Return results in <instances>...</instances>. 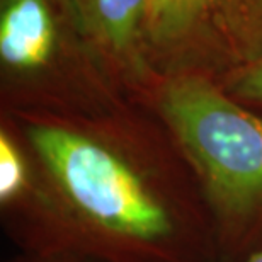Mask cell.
Masks as SVG:
<instances>
[{
    "label": "cell",
    "instance_id": "obj_6",
    "mask_svg": "<svg viewBox=\"0 0 262 262\" xmlns=\"http://www.w3.org/2000/svg\"><path fill=\"white\" fill-rule=\"evenodd\" d=\"M220 83L238 102L262 113V60L233 72Z\"/></svg>",
    "mask_w": 262,
    "mask_h": 262
},
{
    "label": "cell",
    "instance_id": "obj_1",
    "mask_svg": "<svg viewBox=\"0 0 262 262\" xmlns=\"http://www.w3.org/2000/svg\"><path fill=\"white\" fill-rule=\"evenodd\" d=\"M33 160L28 192L0 211L17 252L101 262H218L196 176L157 116H7Z\"/></svg>",
    "mask_w": 262,
    "mask_h": 262
},
{
    "label": "cell",
    "instance_id": "obj_5",
    "mask_svg": "<svg viewBox=\"0 0 262 262\" xmlns=\"http://www.w3.org/2000/svg\"><path fill=\"white\" fill-rule=\"evenodd\" d=\"M58 41L46 0H4L0 61L12 87H39L56 68Z\"/></svg>",
    "mask_w": 262,
    "mask_h": 262
},
{
    "label": "cell",
    "instance_id": "obj_3",
    "mask_svg": "<svg viewBox=\"0 0 262 262\" xmlns=\"http://www.w3.org/2000/svg\"><path fill=\"white\" fill-rule=\"evenodd\" d=\"M141 56L151 89L179 75L222 82L262 60V0H148Z\"/></svg>",
    "mask_w": 262,
    "mask_h": 262
},
{
    "label": "cell",
    "instance_id": "obj_2",
    "mask_svg": "<svg viewBox=\"0 0 262 262\" xmlns=\"http://www.w3.org/2000/svg\"><path fill=\"white\" fill-rule=\"evenodd\" d=\"M145 102L194 172L218 262H245L262 249V113L201 75L164 78Z\"/></svg>",
    "mask_w": 262,
    "mask_h": 262
},
{
    "label": "cell",
    "instance_id": "obj_8",
    "mask_svg": "<svg viewBox=\"0 0 262 262\" xmlns=\"http://www.w3.org/2000/svg\"><path fill=\"white\" fill-rule=\"evenodd\" d=\"M245 262H262V249L260 250H257L255 254H252L250 257L245 260Z\"/></svg>",
    "mask_w": 262,
    "mask_h": 262
},
{
    "label": "cell",
    "instance_id": "obj_4",
    "mask_svg": "<svg viewBox=\"0 0 262 262\" xmlns=\"http://www.w3.org/2000/svg\"><path fill=\"white\" fill-rule=\"evenodd\" d=\"M73 33L97 63L121 87L151 91L141 56V39L148 0H56Z\"/></svg>",
    "mask_w": 262,
    "mask_h": 262
},
{
    "label": "cell",
    "instance_id": "obj_7",
    "mask_svg": "<svg viewBox=\"0 0 262 262\" xmlns=\"http://www.w3.org/2000/svg\"><path fill=\"white\" fill-rule=\"evenodd\" d=\"M4 262H101L68 252H17Z\"/></svg>",
    "mask_w": 262,
    "mask_h": 262
}]
</instances>
